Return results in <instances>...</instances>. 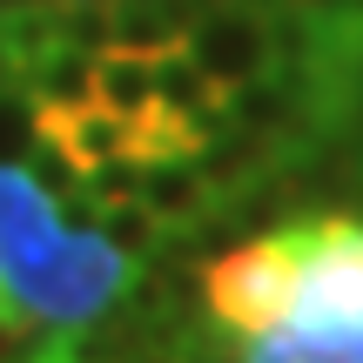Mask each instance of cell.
<instances>
[{
  "label": "cell",
  "instance_id": "9c48e42d",
  "mask_svg": "<svg viewBox=\"0 0 363 363\" xmlns=\"http://www.w3.org/2000/svg\"><path fill=\"white\" fill-rule=\"evenodd\" d=\"M94 229H101L108 242L121 249V256L148 262V256L162 249V235H169V222H162L155 208L142 202V195H121V202H101V208H94Z\"/></svg>",
  "mask_w": 363,
  "mask_h": 363
},
{
  "label": "cell",
  "instance_id": "277c9868",
  "mask_svg": "<svg viewBox=\"0 0 363 363\" xmlns=\"http://www.w3.org/2000/svg\"><path fill=\"white\" fill-rule=\"evenodd\" d=\"M182 54L222 94L276 74V61H283V0H195Z\"/></svg>",
  "mask_w": 363,
  "mask_h": 363
},
{
  "label": "cell",
  "instance_id": "52a82bcc",
  "mask_svg": "<svg viewBox=\"0 0 363 363\" xmlns=\"http://www.w3.org/2000/svg\"><path fill=\"white\" fill-rule=\"evenodd\" d=\"M94 101L121 108V115H148L155 108V54L108 48L101 67H94Z\"/></svg>",
  "mask_w": 363,
  "mask_h": 363
},
{
  "label": "cell",
  "instance_id": "ba28073f",
  "mask_svg": "<svg viewBox=\"0 0 363 363\" xmlns=\"http://www.w3.org/2000/svg\"><path fill=\"white\" fill-rule=\"evenodd\" d=\"M40 148H48V108H40V94L27 88V81L0 88V169H7V162L27 169Z\"/></svg>",
  "mask_w": 363,
  "mask_h": 363
},
{
  "label": "cell",
  "instance_id": "6da1fadb",
  "mask_svg": "<svg viewBox=\"0 0 363 363\" xmlns=\"http://www.w3.org/2000/svg\"><path fill=\"white\" fill-rule=\"evenodd\" d=\"M142 283L135 256H121L94 222H67V208L34 182V169H0V296L54 330H81L108 316Z\"/></svg>",
  "mask_w": 363,
  "mask_h": 363
},
{
  "label": "cell",
  "instance_id": "8992f818",
  "mask_svg": "<svg viewBox=\"0 0 363 363\" xmlns=\"http://www.w3.org/2000/svg\"><path fill=\"white\" fill-rule=\"evenodd\" d=\"M94 67H101L94 48L61 40L54 54H40V61L27 67V88L40 94V108H88L94 101Z\"/></svg>",
  "mask_w": 363,
  "mask_h": 363
},
{
  "label": "cell",
  "instance_id": "3957f363",
  "mask_svg": "<svg viewBox=\"0 0 363 363\" xmlns=\"http://www.w3.org/2000/svg\"><path fill=\"white\" fill-rule=\"evenodd\" d=\"M296 249H303V229L283 222V229H262V235H249V242H235L229 256H216L202 269L208 323H222L229 337H262V330H276L283 310H289V283H296Z\"/></svg>",
  "mask_w": 363,
  "mask_h": 363
},
{
  "label": "cell",
  "instance_id": "7a4b0ae2",
  "mask_svg": "<svg viewBox=\"0 0 363 363\" xmlns=\"http://www.w3.org/2000/svg\"><path fill=\"white\" fill-rule=\"evenodd\" d=\"M296 229H303L296 283H289V310L276 330L363 343V222L343 208H310L296 216Z\"/></svg>",
  "mask_w": 363,
  "mask_h": 363
},
{
  "label": "cell",
  "instance_id": "30bf717a",
  "mask_svg": "<svg viewBox=\"0 0 363 363\" xmlns=\"http://www.w3.org/2000/svg\"><path fill=\"white\" fill-rule=\"evenodd\" d=\"M242 363H363V343H323L296 330H262L242 337Z\"/></svg>",
  "mask_w": 363,
  "mask_h": 363
},
{
  "label": "cell",
  "instance_id": "5b68a950",
  "mask_svg": "<svg viewBox=\"0 0 363 363\" xmlns=\"http://www.w3.org/2000/svg\"><path fill=\"white\" fill-rule=\"evenodd\" d=\"M135 195H142L148 208H155L169 229H202V222H216L222 208V189L208 182V169L195 155H175V162H142V182H135Z\"/></svg>",
  "mask_w": 363,
  "mask_h": 363
},
{
  "label": "cell",
  "instance_id": "8fae6325",
  "mask_svg": "<svg viewBox=\"0 0 363 363\" xmlns=\"http://www.w3.org/2000/svg\"><path fill=\"white\" fill-rule=\"evenodd\" d=\"M13 81H27V61H21V48H13L7 21H0V88H13Z\"/></svg>",
  "mask_w": 363,
  "mask_h": 363
}]
</instances>
